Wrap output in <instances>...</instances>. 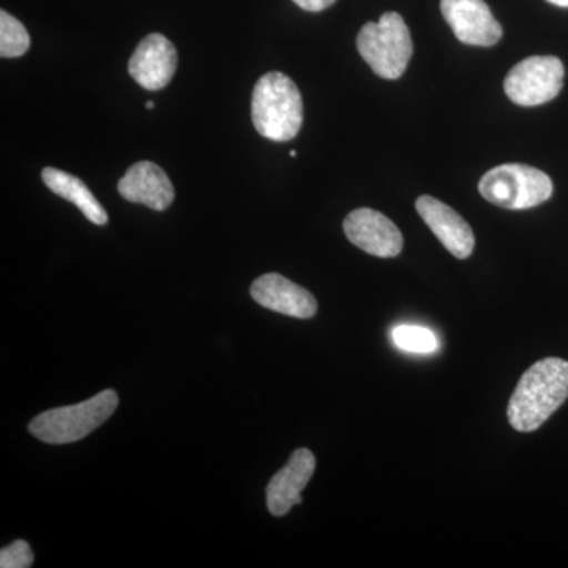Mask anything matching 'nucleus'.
I'll return each instance as SVG.
<instances>
[{
  "label": "nucleus",
  "instance_id": "1",
  "mask_svg": "<svg viewBox=\"0 0 568 568\" xmlns=\"http://www.w3.org/2000/svg\"><path fill=\"white\" fill-rule=\"evenodd\" d=\"M568 398V362L548 357L530 366L519 379L507 416L511 428L536 432Z\"/></svg>",
  "mask_w": 568,
  "mask_h": 568
},
{
  "label": "nucleus",
  "instance_id": "2",
  "mask_svg": "<svg viewBox=\"0 0 568 568\" xmlns=\"http://www.w3.org/2000/svg\"><path fill=\"white\" fill-rule=\"evenodd\" d=\"M252 119L261 136L275 142L294 140L304 123V102L295 82L278 71L260 78L252 97Z\"/></svg>",
  "mask_w": 568,
  "mask_h": 568
},
{
  "label": "nucleus",
  "instance_id": "3",
  "mask_svg": "<svg viewBox=\"0 0 568 568\" xmlns=\"http://www.w3.org/2000/svg\"><path fill=\"white\" fill-rule=\"evenodd\" d=\"M357 50L383 80H398L413 58L414 44L402 14L388 11L377 22H366L357 36Z\"/></svg>",
  "mask_w": 568,
  "mask_h": 568
},
{
  "label": "nucleus",
  "instance_id": "4",
  "mask_svg": "<svg viewBox=\"0 0 568 568\" xmlns=\"http://www.w3.org/2000/svg\"><path fill=\"white\" fill-rule=\"evenodd\" d=\"M119 396L114 390H103L80 405L44 410L29 424V432L47 444L77 443L95 432L114 414Z\"/></svg>",
  "mask_w": 568,
  "mask_h": 568
},
{
  "label": "nucleus",
  "instance_id": "5",
  "mask_svg": "<svg viewBox=\"0 0 568 568\" xmlns=\"http://www.w3.org/2000/svg\"><path fill=\"white\" fill-rule=\"evenodd\" d=\"M478 193L499 207L525 211L547 203L552 196V182L544 171L528 164H500L480 179Z\"/></svg>",
  "mask_w": 568,
  "mask_h": 568
},
{
  "label": "nucleus",
  "instance_id": "6",
  "mask_svg": "<svg viewBox=\"0 0 568 568\" xmlns=\"http://www.w3.org/2000/svg\"><path fill=\"white\" fill-rule=\"evenodd\" d=\"M566 69L555 55H532L508 71L504 91L518 106H538L562 91Z\"/></svg>",
  "mask_w": 568,
  "mask_h": 568
},
{
  "label": "nucleus",
  "instance_id": "7",
  "mask_svg": "<svg viewBox=\"0 0 568 568\" xmlns=\"http://www.w3.org/2000/svg\"><path fill=\"white\" fill-rule=\"evenodd\" d=\"M440 11L462 43L488 48L503 39V26L485 0H440Z\"/></svg>",
  "mask_w": 568,
  "mask_h": 568
},
{
  "label": "nucleus",
  "instance_id": "8",
  "mask_svg": "<svg viewBox=\"0 0 568 568\" xmlns=\"http://www.w3.org/2000/svg\"><path fill=\"white\" fill-rule=\"evenodd\" d=\"M351 244L376 257H395L402 253L403 235L390 219L373 209L351 212L343 223Z\"/></svg>",
  "mask_w": 568,
  "mask_h": 568
},
{
  "label": "nucleus",
  "instance_id": "9",
  "mask_svg": "<svg viewBox=\"0 0 568 568\" xmlns=\"http://www.w3.org/2000/svg\"><path fill=\"white\" fill-rule=\"evenodd\" d=\"M178 50L162 33H151L138 44L129 62V73L141 88L160 91L173 80Z\"/></svg>",
  "mask_w": 568,
  "mask_h": 568
},
{
  "label": "nucleus",
  "instance_id": "10",
  "mask_svg": "<svg viewBox=\"0 0 568 568\" xmlns=\"http://www.w3.org/2000/svg\"><path fill=\"white\" fill-rule=\"evenodd\" d=\"M416 209L433 234L458 260H467L476 246V235L459 213L432 196H420Z\"/></svg>",
  "mask_w": 568,
  "mask_h": 568
},
{
  "label": "nucleus",
  "instance_id": "11",
  "mask_svg": "<svg viewBox=\"0 0 568 568\" xmlns=\"http://www.w3.org/2000/svg\"><path fill=\"white\" fill-rule=\"evenodd\" d=\"M253 301L264 308L282 315L310 320L316 315L317 302L315 295L284 278L283 275L267 274L254 280L250 287Z\"/></svg>",
  "mask_w": 568,
  "mask_h": 568
},
{
  "label": "nucleus",
  "instance_id": "12",
  "mask_svg": "<svg viewBox=\"0 0 568 568\" xmlns=\"http://www.w3.org/2000/svg\"><path fill=\"white\" fill-rule=\"evenodd\" d=\"M316 458L308 448H297L287 465L272 477L267 485V508L274 517H284L291 508L302 504L301 493L312 480Z\"/></svg>",
  "mask_w": 568,
  "mask_h": 568
},
{
  "label": "nucleus",
  "instance_id": "13",
  "mask_svg": "<svg viewBox=\"0 0 568 568\" xmlns=\"http://www.w3.org/2000/svg\"><path fill=\"white\" fill-rule=\"evenodd\" d=\"M119 193L130 203L148 205L162 212L174 201V186L170 178L152 162H140L129 168L118 183Z\"/></svg>",
  "mask_w": 568,
  "mask_h": 568
},
{
  "label": "nucleus",
  "instance_id": "14",
  "mask_svg": "<svg viewBox=\"0 0 568 568\" xmlns=\"http://www.w3.org/2000/svg\"><path fill=\"white\" fill-rule=\"evenodd\" d=\"M41 179L52 193L77 205L89 222L99 224V226L108 223L106 211L81 179L74 178L65 171L55 170V168H44Z\"/></svg>",
  "mask_w": 568,
  "mask_h": 568
},
{
  "label": "nucleus",
  "instance_id": "15",
  "mask_svg": "<svg viewBox=\"0 0 568 568\" xmlns=\"http://www.w3.org/2000/svg\"><path fill=\"white\" fill-rule=\"evenodd\" d=\"M31 48V37L22 22L11 17L6 10L0 11V55L2 58H21Z\"/></svg>",
  "mask_w": 568,
  "mask_h": 568
},
{
  "label": "nucleus",
  "instance_id": "16",
  "mask_svg": "<svg viewBox=\"0 0 568 568\" xmlns=\"http://www.w3.org/2000/svg\"><path fill=\"white\" fill-rule=\"evenodd\" d=\"M392 338L396 346L416 354L435 353L439 346L436 335L428 328L418 327V325H398L392 332Z\"/></svg>",
  "mask_w": 568,
  "mask_h": 568
},
{
  "label": "nucleus",
  "instance_id": "17",
  "mask_svg": "<svg viewBox=\"0 0 568 568\" xmlns=\"http://www.w3.org/2000/svg\"><path fill=\"white\" fill-rule=\"evenodd\" d=\"M32 566V548L26 540L13 541L10 547L0 551V567L2 568H29Z\"/></svg>",
  "mask_w": 568,
  "mask_h": 568
},
{
  "label": "nucleus",
  "instance_id": "18",
  "mask_svg": "<svg viewBox=\"0 0 568 568\" xmlns=\"http://www.w3.org/2000/svg\"><path fill=\"white\" fill-rule=\"evenodd\" d=\"M293 2L295 6L301 7L302 10L317 13V11H323L334 6L336 0H293Z\"/></svg>",
  "mask_w": 568,
  "mask_h": 568
},
{
  "label": "nucleus",
  "instance_id": "19",
  "mask_svg": "<svg viewBox=\"0 0 568 568\" xmlns=\"http://www.w3.org/2000/svg\"><path fill=\"white\" fill-rule=\"evenodd\" d=\"M547 2L556 7H562V9H568V0H547Z\"/></svg>",
  "mask_w": 568,
  "mask_h": 568
},
{
  "label": "nucleus",
  "instance_id": "20",
  "mask_svg": "<svg viewBox=\"0 0 568 568\" xmlns=\"http://www.w3.org/2000/svg\"><path fill=\"white\" fill-rule=\"evenodd\" d=\"M145 108H148V110H153V102H148V104H145Z\"/></svg>",
  "mask_w": 568,
  "mask_h": 568
},
{
  "label": "nucleus",
  "instance_id": "21",
  "mask_svg": "<svg viewBox=\"0 0 568 568\" xmlns=\"http://www.w3.org/2000/svg\"><path fill=\"white\" fill-rule=\"evenodd\" d=\"M290 155L293 156V159H295V156H297V152L291 151Z\"/></svg>",
  "mask_w": 568,
  "mask_h": 568
}]
</instances>
